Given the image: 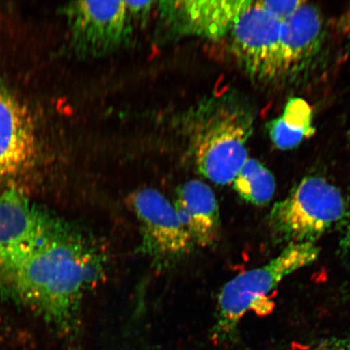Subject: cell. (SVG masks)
Listing matches in <instances>:
<instances>
[{"mask_svg": "<svg viewBox=\"0 0 350 350\" xmlns=\"http://www.w3.org/2000/svg\"><path fill=\"white\" fill-rule=\"evenodd\" d=\"M297 350H350V334L319 340Z\"/></svg>", "mask_w": 350, "mask_h": 350, "instance_id": "16", "label": "cell"}, {"mask_svg": "<svg viewBox=\"0 0 350 350\" xmlns=\"http://www.w3.org/2000/svg\"><path fill=\"white\" fill-rule=\"evenodd\" d=\"M141 226L142 250L161 262L189 252L192 241L174 205L152 188L135 191L129 198Z\"/></svg>", "mask_w": 350, "mask_h": 350, "instance_id": "7", "label": "cell"}, {"mask_svg": "<svg viewBox=\"0 0 350 350\" xmlns=\"http://www.w3.org/2000/svg\"><path fill=\"white\" fill-rule=\"evenodd\" d=\"M348 25H349V27L350 29V12L349 13V16H348Z\"/></svg>", "mask_w": 350, "mask_h": 350, "instance_id": "19", "label": "cell"}, {"mask_svg": "<svg viewBox=\"0 0 350 350\" xmlns=\"http://www.w3.org/2000/svg\"><path fill=\"white\" fill-rule=\"evenodd\" d=\"M313 243H293L268 264L241 273L222 288L218 296L212 338L217 344L233 340L241 319L249 312H258V304L287 275L308 266L318 258Z\"/></svg>", "mask_w": 350, "mask_h": 350, "instance_id": "3", "label": "cell"}, {"mask_svg": "<svg viewBox=\"0 0 350 350\" xmlns=\"http://www.w3.org/2000/svg\"><path fill=\"white\" fill-rule=\"evenodd\" d=\"M322 33L321 13L306 2L282 22L281 77L295 75L308 65L321 46Z\"/></svg>", "mask_w": 350, "mask_h": 350, "instance_id": "11", "label": "cell"}, {"mask_svg": "<svg viewBox=\"0 0 350 350\" xmlns=\"http://www.w3.org/2000/svg\"><path fill=\"white\" fill-rule=\"evenodd\" d=\"M64 13L78 55L100 56L115 51L130 33L124 1H76Z\"/></svg>", "mask_w": 350, "mask_h": 350, "instance_id": "6", "label": "cell"}, {"mask_svg": "<svg viewBox=\"0 0 350 350\" xmlns=\"http://www.w3.org/2000/svg\"><path fill=\"white\" fill-rule=\"evenodd\" d=\"M345 201L338 187L321 177L305 178L275 204L269 221L275 234L291 243H313L343 218Z\"/></svg>", "mask_w": 350, "mask_h": 350, "instance_id": "4", "label": "cell"}, {"mask_svg": "<svg viewBox=\"0 0 350 350\" xmlns=\"http://www.w3.org/2000/svg\"><path fill=\"white\" fill-rule=\"evenodd\" d=\"M259 5L266 12L270 13L275 18L282 22L294 14L295 12L299 8L304 1H257Z\"/></svg>", "mask_w": 350, "mask_h": 350, "instance_id": "15", "label": "cell"}, {"mask_svg": "<svg viewBox=\"0 0 350 350\" xmlns=\"http://www.w3.org/2000/svg\"><path fill=\"white\" fill-rule=\"evenodd\" d=\"M193 242L211 246L220 230V213L215 194L206 183L187 182L178 188L174 205Z\"/></svg>", "mask_w": 350, "mask_h": 350, "instance_id": "12", "label": "cell"}, {"mask_svg": "<svg viewBox=\"0 0 350 350\" xmlns=\"http://www.w3.org/2000/svg\"><path fill=\"white\" fill-rule=\"evenodd\" d=\"M253 1L190 0L160 3L161 17L175 33L219 39L230 32Z\"/></svg>", "mask_w": 350, "mask_h": 350, "instance_id": "9", "label": "cell"}, {"mask_svg": "<svg viewBox=\"0 0 350 350\" xmlns=\"http://www.w3.org/2000/svg\"><path fill=\"white\" fill-rule=\"evenodd\" d=\"M253 111L242 98L226 96L210 103L201 116L194 141L200 172L217 185L233 183L248 159Z\"/></svg>", "mask_w": 350, "mask_h": 350, "instance_id": "2", "label": "cell"}, {"mask_svg": "<svg viewBox=\"0 0 350 350\" xmlns=\"http://www.w3.org/2000/svg\"><path fill=\"white\" fill-rule=\"evenodd\" d=\"M282 21L253 2L230 30L232 51L247 75L258 81L281 78Z\"/></svg>", "mask_w": 350, "mask_h": 350, "instance_id": "5", "label": "cell"}, {"mask_svg": "<svg viewBox=\"0 0 350 350\" xmlns=\"http://www.w3.org/2000/svg\"><path fill=\"white\" fill-rule=\"evenodd\" d=\"M107 261L91 235L52 217L33 252L0 277L17 300L73 339L83 301L103 281Z\"/></svg>", "mask_w": 350, "mask_h": 350, "instance_id": "1", "label": "cell"}, {"mask_svg": "<svg viewBox=\"0 0 350 350\" xmlns=\"http://www.w3.org/2000/svg\"><path fill=\"white\" fill-rule=\"evenodd\" d=\"M345 247L347 249V251L350 253V226L347 231V236L345 238Z\"/></svg>", "mask_w": 350, "mask_h": 350, "instance_id": "18", "label": "cell"}, {"mask_svg": "<svg viewBox=\"0 0 350 350\" xmlns=\"http://www.w3.org/2000/svg\"><path fill=\"white\" fill-rule=\"evenodd\" d=\"M129 17H142L144 18L148 12H150L152 5L154 2L146 1H124Z\"/></svg>", "mask_w": 350, "mask_h": 350, "instance_id": "17", "label": "cell"}, {"mask_svg": "<svg viewBox=\"0 0 350 350\" xmlns=\"http://www.w3.org/2000/svg\"><path fill=\"white\" fill-rule=\"evenodd\" d=\"M51 217L17 188H8L0 194V273L20 264L33 252Z\"/></svg>", "mask_w": 350, "mask_h": 350, "instance_id": "8", "label": "cell"}, {"mask_svg": "<svg viewBox=\"0 0 350 350\" xmlns=\"http://www.w3.org/2000/svg\"><path fill=\"white\" fill-rule=\"evenodd\" d=\"M232 183L241 198L258 206L269 203L275 190L273 174L254 159L245 161Z\"/></svg>", "mask_w": 350, "mask_h": 350, "instance_id": "14", "label": "cell"}, {"mask_svg": "<svg viewBox=\"0 0 350 350\" xmlns=\"http://www.w3.org/2000/svg\"><path fill=\"white\" fill-rule=\"evenodd\" d=\"M36 150V135L27 108L0 78V178L27 168Z\"/></svg>", "mask_w": 350, "mask_h": 350, "instance_id": "10", "label": "cell"}, {"mask_svg": "<svg viewBox=\"0 0 350 350\" xmlns=\"http://www.w3.org/2000/svg\"><path fill=\"white\" fill-rule=\"evenodd\" d=\"M271 141L282 150H292L314 133L312 108L303 98H292L282 116L267 124Z\"/></svg>", "mask_w": 350, "mask_h": 350, "instance_id": "13", "label": "cell"}]
</instances>
